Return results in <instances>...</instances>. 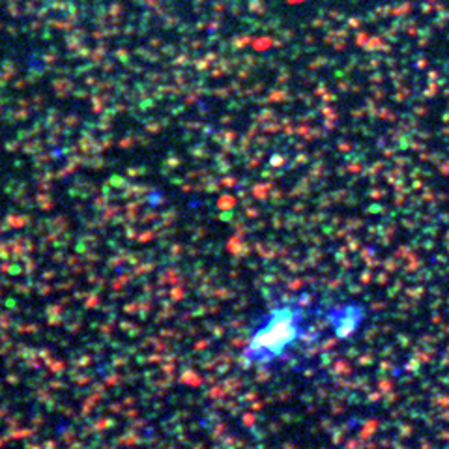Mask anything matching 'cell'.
Here are the masks:
<instances>
[{
  "label": "cell",
  "mask_w": 449,
  "mask_h": 449,
  "mask_svg": "<svg viewBox=\"0 0 449 449\" xmlns=\"http://www.w3.org/2000/svg\"><path fill=\"white\" fill-rule=\"evenodd\" d=\"M326 307L300 294L273 300L245 337L243 363L255 369H277L294 359L311 341L318 324L326 326Z\"/></svg>",
  "instance_id": "6da1fadb"
},
{
  "label": "cell",
  "mask_w": 449,
  "mask_h": 449,
  "mask_svg": "<svg viewBox=\"0 0 449 449\" xmlns=\"http://www.w3.org/2000/svg\"><path fill=\"white\" fill-rule=\"evenodd\" d=\"M365 320V311L357 302L331 304L326 307V326L333 339L346 341L354 337Z\"/></svg>",
  "instance_id": "7a4b0ae2"
}]
</instances>
